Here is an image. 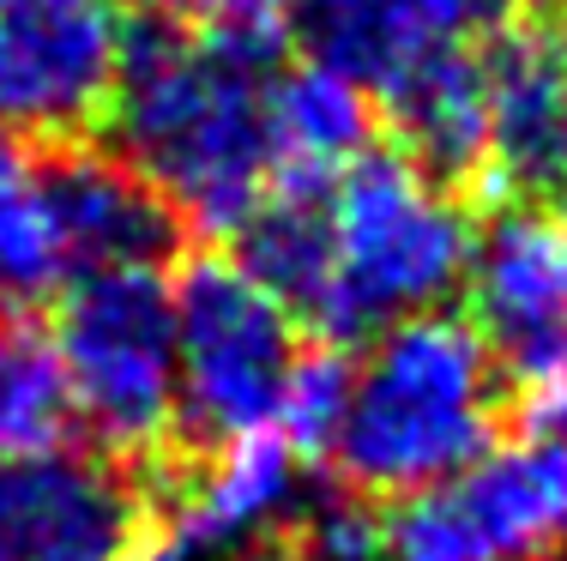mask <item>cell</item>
Wrapping results in <instances>:
<instances>
[{
  "label": "cell",
  "mask_w": 567,
  "mask_h": 561,
  "mask_svg": "<svg viewBox=\"0 0 567 561\" xmlns=\"http://www.w3.org/2000/svg\"><path fill=\"white\" fill-rule=\"evenodd\" d=\"M423 7V24L435 43H477V37H495L502 24L519 12V0H416Z\"/></svg>",
  "instance_id": "19"
},
{
  "label": "cell",
  "mask_w": 567,
  "mask_h": 561,
  "mask_svg": "<svg viewBox=\"0 0 567 561\" xmlns=\"http://www.w3.org/2000/svg\"><path fill=\"white\" fill-rule=\"evenodd\" d=\"M502 368L483 339L453 314H416L374 332L369 356L350 368L344 417L327 459L344 496L404 501L458 477L495 447Z\"/></svg>",
  "instance_id": "2"
},
{
  "label": "cell",
  "mask_w": 567,
  "mask_h": 561,
  "mask_svg": "<svg viewBox=\"0 0 567 561\" xmlns=\"http://www.w3.org/2000/svg\"><path fill=\"white\" fill-rule=\"evenodd\" d=\"M381 103L404 139V157H416L435 181L453 187V181L483 176V66H477V49L435 43Z\"/></svg>",
  "instance_id": "12"
},
{
  "label": "cell",
  "mask_w": 567,
  "mask_h": 561,
  "mask_svg": "<svg viewBox=\"0 0 567 561\" xmlns=\"http://www.w3.org/2000/svg\"><path fill=\"white\" fill-rule=\"evenodd\" d=\"M381 526L393 561H556L567 550V440H502L447 484L404 496Z\"/></svg>",
  "instance_id": "6"
},
{
  "label": "cell",
  "mask_w": 567,
  "mask_h": 561,
  "mask_svg": "<svg viewBox=\"0 0 567 561\" xmlns=\"http://www.w3.org/2000/svg\"><path fill=\"white\" fill-rule=\"evenodd\" d=\"M145 538V477L110 447L55 440L0 465V561H133Z\"/></svg>",
  "instance_id": "8"
},
{
  "label": "cell",
  "mask_w": 567,
  "mask_h": 561,
  "mask_svg": "<svg viewBox=\"0 0 567 561\" xmlns=\"http://www.w3.org/2000/svg\"><path fill=\"white\" fill-rule=\"evenodd\" d=\"M272 79L278 37L182 19L133 24L103 110L115 164L152 187L175 224L224 242L272 194Z\"/></svg>",
  "instance_id": "1"
},
{
  "label": "cell",
  "mask_w": 567,
  "mask_h": 561,
  "mask_svg": "<svg viewBox=\"0 0 567 561\" xmlns=\"http://www.w3.org/2000/svg\"><path fill=\"white\" fill-rule=\"evenodd\" d=\"M556 561H567V550H561V555H556Z\"/></svg>",
  "instance_id": "22"
},
{
  "label": "cell",
  "mask_w": 567,
  "mask_h": 561,
  "mask_svg": "<svg viewBox=\"0 0 567 561\" xmlns=\"http://www.w3.org/2000/svg\"><path fill=\"white\" fill-rule=\"evenodd\" d=\"M175 440L187 453L278 429V405L302 363L296 320L212 253L175 278Z\"/></svg>",
  "instance_id": "5"
},
{
  "label": "cell",
  "mask_w": 567,
  "mask_h": 561,
  "mask_svg": "<svg viewBox=\"0 0 567 561\" xmlns=\"http://www.w3.org/2000/svg\"><path fill=\"white\" fill-rule=\"evenodd\" d=\"M465 326L507 381L544 393L567 374V206H513L477 236Z\"/></svg>",
  "instance_id": "9"
},
{
  "label": "cell",
  "mask_w": 567,
  "mask_h": 561,
  "mask_svg": "<svg viewBox=\"0 0 567 561\" xmlns=\"http://www.w3.org/2000/svg\"><path fill=\"white\" fill-rule=\"evenodd\" d=\"M344 393H350L344 356L302 351L290 386H284V405H278V435L290 440L302 459H327L332 435H339V417H344Z\"/></svg>",
  "instance_id": "16"
},
{
  "label": "cell",
  "mask_w": 567,
  "mask_h": 561,
  "mask_svg": "<svg viewBox=\"0 0 567 561\" xmlns=\"http://www.w3.org/2000/svg\"><path fill=\"white\" fill-rule=\"evenodd\" d=\"M290 24L308 61L339 73L362 97H386L416 61L435 49L416 0H296Z\"/></svg>",
  "instance_id": "14"
},
{
  "label": "cell",
  "mask_w": 567,
  "mask_h": 561,
  "mask_svg": "<svg viewBox=\"0 0 567 561\" xmlns=\"http://www.w3.org/2000/svg\"><path fill=\"white\" fill-rule=\"evenodd\" d=\"M332 278L315 314V339L357 344L399 320L435 314L465 290L477 224L447 181L404 152H362L327 187Z\"/></svg>",
  "instance_id": "3"
},
{
  "label": "cell",
  "mask_w": 567,
  "mask_h": 561,
  "mask_svg": "<svg viewBox=\"0 0 567 561\" xmlns=\"http://www.w3.org/2000/svg\"><path fill=\"white\" fill-rule=\"evenodd\" d=\"M66 423L73 398L49 332H37L24 314H0V465L66 440Z\"/></svg>",
  "instance_id": "15"
},
{
  "label": "cell",
  "mask_w": 567,
  "mask_h": 561,
  "mask_svg": "<svg viewBox=\"0 0 567 561\" xmlns=\"http://www.w3.org/2000/svg\"><path fill=\"white\" fill-rule=\"evenodd\" d=\"M79 278L61 152L0 133V314H31Z\"/></svg>",
  "instance_id": "11"
},
{
  "label": "cell",
  "mask_w": 567,
  "mask_h": 561,
  "mask_svg": "<svg viewBox=\"0 0 567 561\" xmlns=\"http://www.w3.org/2000/svg\"><path fill=\"white\" fill-rule=\"evenodd\" d=\"M532 429H537V435L567 440V374H561V381H549L544 393H537V405H532Z\"/></svg>",
  "instance_id": "20"
},
{
  "label": "cell",
  "mask_w": 567,
  "mask_h": 561,
  "mask_svg": "<svg viewBox=\"0 0 567 561\" xmlns=\"http://www.w3.org/2000/svg\"><path fill=\"white\" fill-rule=\"evenodd\" d=\"M182 24H206V31H241V37H278L296 0H152Z\"/></svg>",
  "instance_id": "18"
},
{
  "label": "cell",
  "mask_w": 567,
  "mask_h": 561,
  "mask_svg": "<svg viewBox=\"0 0 567 561\" xmlns=\"http://www.w3.org/2000/svg\"><path fill=\"white\" fill-rule=\"evenodd\" d=\"M284 538H290L296 561H381L386 555V526L357 496L308 507Z\"/></svg>",
  "instance_id": "17"
},
{
  "label": "cell",
  "mask_w": 567,
  "mask_h": 561,
  "mask_svg": "<svg viewBox=\"0 0 567 561\" xmlns=\"http://www.w3.org/2000/svg\"><path fill=\"white\" fill-rule=\"evenodd\" d=\"M483 181L513 206H567V19L513 12L477 49Z\"/></svg>",
  "instance_id": "10"
},
{
  "label": "cell",
  "mask_w": 567,
  "mask_h": 561,
  "mask_svg": "<svg viewBox=\"0 0 567 561\" xmlns=\"http://www.w3.org/2000/svg\"><path fill=\"white\" fill-rule=\"evenodd\" d=\"M369 152V97L302 61L272 79V187H332Z\"/></svg>",
  "instance_id": "13"
},
{
  "label": "cell",
  "mask_w": 567,
  "mask_h": 561,
  "mask_svg": "<svg viewBox=\"0 0 567 561\" xmlns=\"http://www.w3.org/2000/svg\"><path fill=\"white\" fill-rule=\"evenodd\" d=\"M127 43V0H0V133L66 139L103 122Z\"/></svg>",
  "instance_id": "7"
},
{
  "label": "cell",
  "mask_w": 567,
  "mask_h": 561,
  "mask_svg": "<svg viewBox=\"0 0 567 561\" xmlns=\"http://www.w3.org/2000/svg\"><path fill=\"white\" fill-rule=\"evenodd\" d=\"M55 363L73 417L115 459H157L175 435V290L164 266H110L61 290Z\"/></svg>",
  "instance_id": "4"
},
{
  "label": "cell",
  "mask_w": 567,
  "mask_h": 561,
  "mask_svg": "<svg viewBox=\"0 0 567 561\" xmlns=\"http://www.w3.org/2000/svg\"><path fill=\"white\" fill-rule=\"evenodd\" d=\"M236 561H296V550H290V538H266V543H254V550H241Z\"/></svg>",
  "instance_id": "21"
}]
</instances>
